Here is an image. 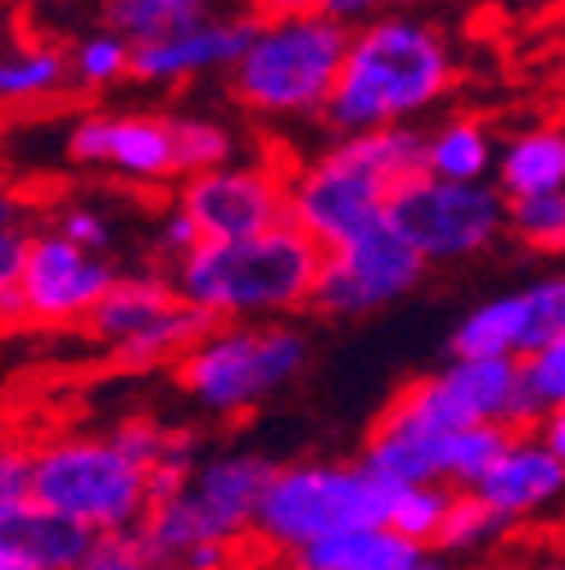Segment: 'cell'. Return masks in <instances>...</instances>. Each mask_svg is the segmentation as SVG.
<instances>
[{"label":"cell","mask_w":565,"mask_h":570,"mask_svg":"<svg viewBox=\"0 0 565 570\" xmlns=\"http://www.w3.org/2000/svg\"><path fill=\"white\" fill-rule=\"evenodd\" d=\"M457 87L453 41L403 10L367 19L348 32L339 82L321 114L330 136H363L380 127H416Z\"/></svg>","instance_id":"6da1fadb"},{"label":"cell","mask_w":565,"mask_h":570,"mask_svg":"<svg viewBox=\"0 0 565 570\" xmlns=\"http://www.w3.org/2000/svg\"><path fill=\"white\" fill-rule=\"evenodd\" d=\"M398 6H430V0H398Z\"/></svg>","instance_id":"7bdbcfd3"},{"label":"cell","mask_w":565,"mask_h":570,"mask_svg":"<svg viewBox=\"0 0 565 570\" xmlns=\"http://www.w3.org/2000/svg\"><path fill=\"white\" fill-rule=\"evenodd\" d=\"M73 91V63L54 41H14L0 46V109L54 105Z\"/></svg>","instance_id":"44dd1931"},{"label":"cell","mask_w":565,"mask_h":570,"mask_svg":"<svg viewBox=\"0 0 565 570\" xmlns=\"http://www.w3.org/2000/svg\"><path fill=\"white\" fill-rule=\"evenodd\" d=\"M313 363V340L295 322H218L172 367L177 390L218 421H236L286 394Z\"/></svg>","instance_id":"5b68a950"},{"label":"cell","mask_w":565,"mask_h":570,"mask_svg":"<svg viewBox=\"0 0 565 570\" xmlns=\"http://www.w3.org/2000/svg\"><path fill=\"white\" fill-rule=\"evenodd\" d=\"M493 186L507 195V204L565 190V127L561 122H529V127L512 131L498 146Z\"/></svg>","instance_id":"d6986e66"},{"label":"cell","mask_w":565,"mask_h":570,"mask_svg":"<svg viewBox=\"0 0 565 570\" xmlns=\"http://www.w3.org/2000/svg\"><path fill=\"white\" fill-rule=\"evenodd\" d=\"M131 41L100 28L87 32L73 50H68V63H73V91H109L118 82L131 78Z\"/></svg>","instance_id":"83f0119b"},{"label":"cell","mask_w":565,"mask_h":570,"mask_svg":"<svg viewBox=\"0 0 565 570\" xmlns=\"http://www.w3.org/2000/svg\"><path fill=\"white\" fill-rule=\"evenodd\" d=\"M276 475V462L254 449H227L199 458L190 484L177 498H163L131 530L136 548L172 566L199 543H240L254 539L262 493Z\"/></svg>","instance_id":"ba28073f"},{"label":"cell","mask_w":565,"mask_h":570,"mask_svg":"<svg viewBox=\"0 0 565 570\" xmlns=\"http://www.w3.org/2000/svg\"><path fill=\"white\" fill-rule=\"evenodd\" d=\"M204 236H199V227L190 223V213L186 208H177V204H168L163 213H159V223H155V236H150V254L163 263V272L168 267H177L195 245H199Z\"/></svg>","instance_id":"d6a6232c"},{"label":"cell","mask_w":565,"mask_h":570,"mask_svg":"<svg viewBox=\"0 0 565 570\" xmlns=\"http://www.w3.org/2000/svg\"><path fill=\"white\" fill-rule=\"evenodd\" d=\"M552 552L565 557V525H556V534H552Z\"/></svg>","instance_id":"b9f144b4"},{"label":"cell","mask_w":565,"mask_h":570,"mask_svg":"<svg viewBox=\"0 0 565 570\" xmlns=\"http://www.w3.org/2000/svg\"><path fill=\"white\" fill-rule=\"evenodd\" d=\"M32 498V449L19 440H0V517Z\"/></svg>","instance_id":"836d02e7"},{"label":"cell","mask_w":565,"mask_h":570,"mask_svg":"<svg viewBox=\"0 0 565 570\" xmlns=\"http://www.w3.org/2000/svg\"><path fill=\"white\" fill-rule=\"evenodd\" d=\"M498 140L475 114H448L426 131V173L444 181H493Z\"/></svg>","instance_id":"7402d4cb"},{"label":"cell","mask_w":565,"mask_h":570,"mask_svg":"<svg viewBox=\"0 0 565 570\" xmlns=\"http://www.w3.org/2000/svg\"><path fill=\"white\" fill-rule=\"evenodd\" d=\"M521 313V358L565 335V272H547L516 291Z\"/></svg>","instance_id":"4316f807"},{"label":"cell","mask_w":565,"mask_h":570,"mask_svg":"<svg viewBox=\"0 0 565 570\" xmlns=\"http://www.w3.org/2000/svg\"><path fill=\"white\" fill-rule=\"evenodd\" d=\"M32 498L100 539L131 534L150 512V466L136 462L113 431H59L32 444Z\"/></svg>","instance_id":"8992f818"},{"label":"cell","mask_w":565,"mask_h":570,"mask_svg":"<svg viewBox=\"0 0 565 570\" xmlns=\"http://www.w3.org/2000/svg\"><path fill=\"white\" fill-rule=\"evenodd\" d=\"M254 37V14H208L172 37L131 50V82L140 87H181L208 73H231Z\"/></svg>","instance_id":"2e32d148"},{"label":"cell","mask_w":565,"mask_h":570,"mask_svg":"<svg viewBox=\"0 0 565 570\" xmlns=\"http://www.w3.org/2000/svg\"><path fill=\"white\" fill-rule=\"evenodd\" d=\"M348 32L353 28L326 19L321 10L254 19V37L227 73L231 100L262 122L321 118L348 55Z\"/></svg>","instance_id":"277c9868"},{"label":"cell","mask_w":565,"mask_h":570,"mask_svg":"<svg viewBox=\"0 0 565 570\" xmlns=\"http://www.w3.org/2000/svg\"><path fill=\"white\" fill-rule=\"evenodd\" d=\"M0 570H37V566L23 552H14L10 543H0Z\"/></svg>","instance_id":"60d3db41"},{"label":"cell","mask_w":565,"mask_h":570,"mask_svg":"<svg viewBox=\"0 0 565 570\" xmlns=\"http://www.w3.org/2000/svg\"><path fill=\"white\" fill-rule=\"evenodd\" d=\"M177 570H236V543H199L177 561Z\"/></svg>","instance_id":"8d00e7d4"},{"label":"cell","mask_w":565,"mask_h":570,"mask_svg":"<svg viewBox=\"0 0 565 570\" xmlns=\"http://www.w3.org/2000/svg\"><path fill=\"white\" fill-rule=\"evenodd\" d=\"M389 498H394V484L376 475L363 458L286 462V466H276L262 493L254 539L276 557H295L335 534L385 525Z\"/></svg>","instance_id":"52a82bcc"},{"label":"cell","mask_w":565,"mask_h":570,"mask_svg":"<svg viewBox=\"0 0 565 570\" xmlns=\"http://www.w3.org/2000/svg\"><path fill=\"white\" fill-rule=\"evenodd\" d=\"M507 236L538 258H565V190L516 199L507 218Z\"/></svg>","instance_id":"f1b7e54d"},{"label":"cell","mask_w":565,"mask_h":570,"mask_svg":"<svg viewBox=\"0 0 565 570\" xmlns=\"http://www.w3.org/2000/svg\"><path fill=\"white\" fill-rule=\"evenodd\" d=\"M498 534H503V521L493 517L470 489H457L453 512H448L435 548L444 557H470V552H484L488 543H498Z\"/></svg>","instance_id":"4dcf8cb0"},{"label":"cell","mask_w":565,"mask_h":570,"mask_svg":"<svg viewBox=\"0 0 565 570\" xmlns=\"http://www.w3.org/2000/svg\"><path fill=\"white\" fill-rule=\"evenodd\" d=\"M426 272L430 263L416 254V245L394 223H380L376 232L348 240L339 249H321L313 313L330 322L376 317L403 304L407 295H416Z\"/></svg>","instance_id":"7c38bea8"},{"label":"cell","mask_w":565,"mask_h":570,"mask_svg":"<svg viewBox=\"0 0 565 570\" xmlns=\"http://www.w3.org/2000/svg\"><path fill=\"white\" fill-rule=\"evenodd\" d=\"M534 435L565 462V407H556V412H547L538 425H534Z\"/></svg>","instance_id":"f35d334b"},{"label":"cell","mask_w":565,"mask_h":570,"mask_svg":"<svg viewBox=\"0 0 565 570\" xmlns=\"http://www.w3.org/2000/svg\"><path fill=\"white\" fill-rule=\"evenodd\" d=\"M321 272V245L280 223L240 240H199L177 267H168L172 291L204 322H290L313 308Z\"/></svg>","instance_id":"3957f363"},{"label":"cell","mask_w":565,"mask_h":570,"mask_svg":"<svg viewBox=\"0 0 565 570\" xmlns=\"http://www.w3.org/2000/svg\"><path fill=\"white\" fill-rule=\"evenodd\" d=\"M46 227H54L59 236H68L73 245H82V249H91V254L113 258V245H118V223L109 218V213H105L100 204H91V199H73V204L54 208Z\"/></svg>","instance_id":"1f68e13d"},{"label":"cell","mask_w":565,"mask_h":570,"mask_svg":"<svg viewBox=\"0 0 565 570\" xmlns=\"http://www.w3.org/2000/svg\"><path fill=\"white\" fill-rule=\"evenodd\" d=\"M32 208L0 186V331L6 326H23L19 313V281H23V263H28V245H32Z\"/></svg>","instance_id":"d4e9b609"},{"label":"cell","mask_w":565,"mask_h":570,"mask_svg":"<svg viewBox=\"0 0 565 570\" xmlns=\"http://www.w3.org/2000/svg\"><path fill=\"white\" fill-rule=\"evenodd\" d=\"M470 493L503 521V530H512L552 512L565 498V462L534 431H516L498 462L470 484Z\"/></svg>","instance_id":"e0dca14e"},{"label":"cell","mask_w":565,"mask_h":570,"mask_svg":"<svg viewBox=\"0 0 565 570\" xmlns=\"http://www.w3.org/2000/svg\"><path fill=\"white\" fill-rule=\"evenodd\" d=\"M208 14H214L208 0H100V28L127 37L131 46L172 37Z\"/></svg>","instance_id":"603a6c76"},{"label":"cell","mask_w":565,"mask_h":570,"mask_svg":"<svg viewBox=\"0 0 565 570\" xmlns=\"http://www.w3.org/2000/svg\"><path fill=\"white\" fill-rule=\"evenodd\" d=\"M118 263L105 254H91L59 236L54 227H37L19 281V313L23 326L37 331H82L96 304L118 281Z\"/></svg>","instance_id":"4fadbf2b"},{"label":"cell","mask_w":565,"mask_h":570,"mask_svg":"<svg viewBox=\"0 0 565 570\" xmlns=\"http://www.w3.org/2000/svg\"><path fill=\"white\" fill-rule=\"evenodd\" d=\"M208 326L214 322H204L190 304H181L168 272L136 267V272H118L109 295L87 317L82 335L109 367L127 376H146L177 367Z\"/></svg>","instance_id":"9c48e42d"},{"label":"cell","mask_w":565,"mask_h":570,"mask_svg":"<svg viewBox=\"0 0 565 570\" xmlns=\"http://www.w3.org/2000/svg\"><path fill=\"white\" fill-rule=\"evenodd\" d=\"M172 118V150H177V177L214 173L240 159V136L231 122L214 114H168Z\"/></svg>","instance_id":"cb8c5ba5"},{"label":"cell","mask_w":565,"mask_h":570,"mask_svg":"<svg viewBox=\"0 0 565 570\" xmlns=\"http://www.w3.org/2000/svg\"><path fill=\"white\" fill-rule=\"evenodd\" d=\"M507 218L512 204L493 181H444L430 173L412 177L389 204V223L430 267L488 254L507 236Z\"/></svg>","instance_id":"30bf717a"},{"label":"cell","mask_w":565,"mask_h":570,"mask_svg":"<svg viewBox=\"0 0 565 570\" xmlns=\"http://www.w3.org/2000/svg\"><path fill=\"white\" fill-rule=\"evenodd\" d=\"M82 570H172V566L146 557V552L136 548L131 534H113V539H100V543H96V552L87 557Z\"/></svg>","instance_id":"e575fe53"},{"label":"cell","mask_w":565,"mask_h":570,"mask_svg":"<svg viewBox=\"0 0 565 570\" xmlns=\"http://www.w3.org/2000/svg\"><path fill=\"white\" fill-rule=\"evenodd\" d=\"M63 150L78 168L109 173L127 186H168L177 177L172 118L150 109H91L63 136Z\"/></svg>","instance_id":"9a60e30c"},{"label":"cell","mask_w":565,"mask_h":570,"mask_svg":"<svg viewBox=\"0 0 565 570\" xmlns=\"http://www.w3.org/2000/svg\"><path fill=\"white\" fill-rule=\"evenodd\" d=\"M503 570H565V557H561V552H547V557H529V561L503 566Z\"/></svg>","instance_id":"ab89813d"},{"label":"cell","mask_w":565,"mask_h":570,"mask_svg":"<svg viewBox=\"0 0 565 570\" xmlns=\"http://www.w3.org/2000/svg\"><path fill=\"white\" fill-rule=\"evenodd\" d=\"M177 208L190 213L204 240H240L290 223V168L271 159H236L177 181Z\"/></svg>","instance_id":"5bb4252c"},{"label":"cell","mask_w":565,"mask_h":570,"mask_svg":"<svg viewBox=\"0 0 565 570\" xmlns=\"http://www.w3.org/2000/svg\"><path fill=\"white\" fill-rule=\"evenodd\" d=\"M0 543L23 552L37 570H82L87 557L96 552L100 534H91L87 525L68 521V517L41 508L37 498H28V503L0 517Z\"/></svg>","instance_id":"ffe728a7"},{"label":"cell","mask_w":565,"mask_h":570,"mask_svg":"<svg viewBox=\"0 0 565 570\" xmlns=\"http://www.w3.org/2000/svg\"><path fill=\"white\" fill-rule=\"evenodd\" d=\"M286 561L290 570H453V557H444L430 543H412L389 525L335 534Z\"/></svg>","instance_id":"ac0fdd59"},{"label":"cell","mask_w":565,"mask_h":570,"mask_svg":"<svg viewBox=\"0 0 565 570\" xmlns=\"http://www.w3.org/2000/svg\"><path fill=\"white\" fill-rule=\"evenodd\" d=\"M385 412L426 425V431H466V425L529 431L521 358H448L439 372L403 385Z\"/></svg>","instance_id":"8fae6325"},{"label":"cell","mask_w":565,"mask_h":570,"mask_svg":"<svg viewBox=\"0 0 565 570\" xmlns=\"http://www.w3.org/2000/svg\"><path fill=\"white\" fill-rule=\"evenodd\" d=\"M453 498H457V489H448V484H394L385 525L398 530L412 543L435 548V539H439V530L453 512Z\"/></svg>","instance_id":"484cf974"},{"label":"cell","mask_w":565,"mask_h":570,"mask_svg":"<svg viewBox=\"0 0 565 570\" xmlns=\"http://www.w3.org/2000/svg\"><path fill=\"white\" fill-rule=\"evenodd\" d=\"M420 173H426L420 127L335 136L313 159L290 168V223L321 249H339L389 223L394 195Z\"/></svg>","instance_id":"7a4b0ae2"},{"label":"cell","mask_w":565,"mask_h":570,"mask_svg":"<svg viewBox=\"0 0 565 570\" xmlns=\"http://www.w3.org/2000/svg\"><path fill=\"white\" fill-rule=\"evenodd\" d=\"M521 394H525L529 431L547 412L565 407V335L521 358Z\"/></svg>","instance_id":"f546056e"},{"label":"cell","mask_w":565,"mask_h":570,"mask_svg":"<svg viewBox=\"0 0 565 570\" xmlns=\"http://www.w3.org/2000/svg\"><path fill=\"white\" fill-rule=\"evenodd\" d=\"M317 0H249L254 19H290V14H313Z\"/></svg>","instance_id":"74e56055"},{"label":"cell","mask_w":565,"mask_h":570,"mask_svg":"<svg viewBox=\"0 0 565 570\" xmlns=\"http://www.w3.org/2000/svg\"><path fill=\"white\" fill-rule=\"evenodd\" d=\"M394 6H398V0H317V10L326 19H335V23H344V28H358L367 19H380Z\"/></svg>","instance_id":"d590c367"}]
</instances>
